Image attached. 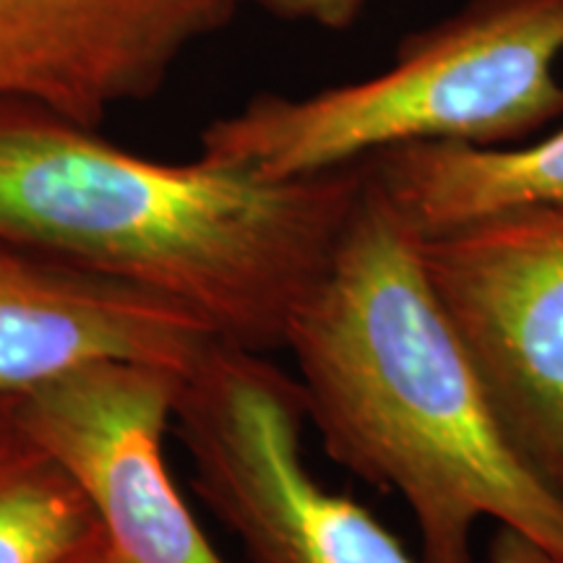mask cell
I'll return each instance as SVG.
<instances>
[{
  "label": "cell",
  "mask_w": 563,
  "mask_h": 563,
  "mask_svg": "<svg viewBox=\"0 0 563 563\" xmlns=\"http://www.w3.org/2000/svg\"><path fill=\"white\" fill-rule=\"evenodd\" d=\"M306 422L298 378L264 352L211 342L180 378L173 431L194 490L249 563H422L363 504L316 481Z\"/></svg>",
  "instance_id": "4"
},
{
  "label": "cell",
  "mask_w": 563,
  "mask_h": 563,
  "mask_svg": "<svg viewBox=\"0 0 563 563\" xmlns=\"http://www.w3.org/2000/svg\"><path fill=\"white\" fill-rule=\"evenodd\" d=\"M561 55L563 0H470L368 79L253 97L201 131L199 157L287 180L422 141L509 144L563 115Z\"/></svg>",
  "instance_id": "3"
},
{
  "label": "cell",
  "mask_w": 563,
  "mask_h": 563,
  "mask_svg": "<svg viewBox=\"0 0 563 563\" xmlns=\"http://www.w3.org/2000/svg\"><path fill=\"white\" fill-rule=\"evenodd\" d=\"M235 5H256L274 16L323 30H344L355 24L373 0H232Z\"/></svg>",
  "instance_id": "11"
},
{
  "label": "cell",
  "mask_w": 563,
  "mask_h": 563,
  "mask_svg": "<svg viewBox=\"0 0 563 563\" xmlns=\"http://www.w3.org/2000/svg\"><path fill=\"white\" fill-rule=\"evenodd\" d=\"M102 543L66 467L0 405V563H70Z\"/></svg>",
  "instance_id": "10"
},
{
  "label": "cell",
  "mask_w": 563,
  "mask_h": 563,
  "mask_svg": "<svg viewBox=\"0 0 563 563\" xmlns=\"http://www.w3.org/2000/svg\"><path fill=\"white\" fill-rule=\"evenodd\" d=\"M418 253L506 433L563 496V209L418 238Z\"/></svg>",
  "instance_id": "5"
},
{
  "label": "cell",
  "mask_w": 563,
  "mask_h": 563,
  "mask_svg": "<svg viewBox=\"0 0 563 563\" xmlns=\"http://www.w3.org/2000/svg\"><path fill=\"white\" fill-rule=\"evenodd\" d=\"M285 350L323 452L373 488L402 496L422 563H473L481 519L563 561V496L506 433L428 285L418 235L368 165Z\"/></svg>",
  "instance_id": "1"
},
{
  "label": "cell",
  "mask_w": 563,
  "mask_h": 563,
  "mask_svg": "<svg viewBox=\"0 0 563 563\" xmlns=\"http://www.w3.org/2000/svg\"><path fill=\"white\" fill-rule=\"evenodd\" d=\"M490 563H563L545 551H540L538 545H532L530 540H525L522 534L511 530H498L496 538L490 543Z\"/></svg>",
  "instance_id": "12"
},
{
  "label": "cell",
  "mask_w": 563,
  "mask_h": 563,
  "mask_svg": "<svg viewBox=\"0 0 563 563\" xmlns=\"http://www.w3.org/2000/svg\"><path fill=\"white\" fill-rule=\"evenodd\" d=\"M363 180V159L287 180L146 159L0 100V235L157 292L251 352L287 347Z\"/></svg>",
  "instance_id": "2"
},
{
  "label": "cell",
  "mask_w": 563,
  "mask_h": 563,
  "mask_svg": "<svg viewBox=\"0 0 563 563\" xmlns=\"http://www.w3.org/2000/svg\"><path fill=\"white\" fill-rule=\"evenodd\" d=\"M232 0H0V100L97 129L152 97Z\"/></svg>",
  "instance_id": "7"
},
{
  "label": "cell",
  "mask_w": 563,
  "mask_h": 563,
  "mask_svg": "<svg viewBox=\"0 0 563 563\" xmlns=\"http://www.w3.org/2000/svg\"><path fill=\"white\" fill-rule=\"evenodd\" d=\"M70 563H110L108 555H104L102 551V543L97 548H91V551H87L84 555H79V559H74Z\"/></svg>",
  "instance_id": "13"
},
{
  "label": "cell",
  "mask_w": 563,
  "mask_h": 563,
  "mask_svg": "<svg viewBox=\"0 0 563 563\" xmlns=\"http://www.w3.org/2000/svg\"><path fill=\"white\" fill-rule=\"evenodd\" d=\"M183 376L110 361L9 399L19 426L79 485L110 563H224L165 460Z\"/></svg>",
  "instance_id": "6"
},
{
  "label": "cell",
  "mask_w": 563,
  "mask_h": 563,
  "mask_svg": "<svg viewBox=\"0 0 563 563\" xmlns=\"http://www.w3.org/2000/svg\"><path fill=\"white\" fill-rule=\"evenodd\" d=\"M211 342L178 302L0 235V399L110 361L188 373Z\"/></svg>",
  "instance_id": "8"
},
{
  "label": "cell",
  "mask_w": 563,
  "mask_h": 563,
  "mask_svg": "<svg viewBox=\"0 0 563 563\" xmlns=\"http://www.w3.org/2000/svg\"><path fill=\"white\" fill-rule=\"evenodd\" d=\"M365 165L418 238L514 211L563 209V129L517 150L422 141L371 154Z\"/></svg>",
  "instance_id": "9"
},
{
  "label": "cell",
  "mask_w": 563,
  "mask_h": 563,
  "mask_svg": "<svg viewBox=\"0 0 563 563\" xmlns=\"http://www.w3.org/2000/svg\"><path fill=\"white\" fill-rule=\"evenodd\" d=\"M0 405H3V399H0Z\"/></svg>",
  "instance_id": "14"
}]
</instances>
